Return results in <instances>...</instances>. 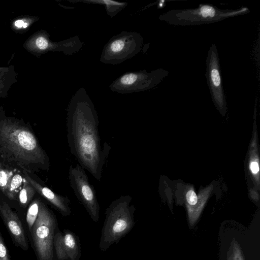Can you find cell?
<instances>
[{
	"label": "cell",
	"mask_w": 260,
	"mask_h": 260,
	"mask_svg": "<svg viewBox=\"0 0 260 260\" xmlns=\"http://www.w3.org/2000/svg\"><path fill=\"white\" fill-rule=\"evenodd\" d=\"M99 120L94 106L83 87L72 98L67 108V142L79 165L100 182L111 146L101 145Z\"/></svg>",
	"instance_id": "cell-1"
},
{
	"label": "cell",
	"mask_w": 260,
	"mask_h": 260,
	"mask_svg": "<svg viewBox=\"0 0 260 260\" xmlns=\"http://www.w3.org/2000/svg\"><path fill=\"white\" fill-rule=\"evenodd\" d=\"M0 146L22 167L34 165L49 168V159L34 134L27 127L14 123L0 126Z\"/></svg>",
	"instance_id": "cell-2"
},
{
	"label": "cell",
	"mask_w": 260,
	"mask_h": 260,
	"mask_svg": "<svg viewBox=\"0 0 260 260\" xmlns=\"http://www.w3.org/2000/svg\"><path fill=\"white\" fill-rule=\"evenodd\" d=\"M132 201L129 195L121 196L106 208L99 242L102 252L106 251L114 244H117L134 228L136 208L131 204Z\"/></svg>",
	"instance_id": "cell-3"
},
{
	"label": "cell",
	"mask_w": 260,
	"mask_h": 260,
	"mask_svg": "<svg viewBox=\"0 0 260 260\" xmlns=\"http://www.w3.org/2000/svg\"><path fill=\"white\" fill-rule=\"evenodd\" d=\"M58 228L55 215L41 202L37 220L27 235L37 260H55L54 238Z\"/></svg>",
	"instance_id": "cell-4"
},
{
	"label": "cell",
	"mask_w": 260,
	"mask_h": 260,
	"mask_svg": "<svg viewBox=\"0 0 260 260\" xmlns=\"http://www.w3.org/2000/svg\"><path fill=\"white\" fill-rule=\"evenodd\" d=\"M243 8L237 11L223 10L210 5H201L199 7L187 10H174L161 15L159 19L174 25H197L212 23L246 12Z\"/></svg>",
	"instance_id": "cell-5"
},
{
	"label": "cell",
	"mask_w": 260,
	"mask_h": 260,
	"mask_svg": "<svg viewBox=\"0 0 260 260\" xmlns=\"http://www.w3.org/2000/svg\"><path fill=\"white\" fill-rule=\"evenodd\" d=\"M143 42L140 34L122 31L113 36L105 45L100 60L106 64H119L139 53Z\"/></svg>",
	"instance_id": "cell-6"
},
{
	"label": "cell",
	"mask_w": 260,
	"mask_h": 260,
	"mask_svg": "<svg viewBox=\"0 0 260 260\" xmlns=\"http://www.w3.org/2000/svg\"><path fill=\"white\" fill-rule=\"evenodd\" d=\"M70 185L78 201L95 222L100 219L101 207L96 191L90 183L85 170L79 164L70 165L69 169Z\"/></svg>",
	"instance_id": "cell-7"
},
{
	"label": "cell",
	"mask_w": 260,
	"mask_h": 260,
	"mask_svg": "<svg viewBox=\"0 0 260 260\" xmlns=\"http://www.w3.org/2000/svg\"><path fill=\"white\" fill-rule=\"evenodd\" d=\"M168 74L162 69L148 73L146 70L128 72L115 80L109 86L111 90L121 94L131 93L152 89Z\"/></svg>",
	"instance_id": "cell-8"
},
{
	"label": "cell",
	"mask_w": 260,
	"mask_h": 260,
	"mask_svg": "<svg viewBox=\"0 0 260 260\" xmlns=\"http://www.w3.org/2000/svg\"><path fill=\"white\" fill-rule=\"evenodd\" d=\"M206 78L213 102L219 109L225 105V95L220 76L218 51L215 45L212 44L206 58Z\"/></svg>",
	"instance_id": "cell-9"
},
{
	"label": "cell",
	"mask_w": 260,
	"mask_h": 260,
	"mask_svg": "<svg viewBox=\"0 0 260 260\" xmlns=\"http://www.w3.org/2000/svg\"><path fill=\"white\" fill-rule=\"evenodd\" d=\"M0 216L15 245L27 251L28 239L24 223L8 204L2 201H0Z\"/></svg>",
	"instance_id": "cell-10"
},
{
	"label": "cell",
	"mask_w": 260,
	"mask_h": 260,
	"mask_svg": "<svg viewBox=\"0 0 260 260\" xmlns=\"http://www.w3.org/2000/svg\"><path fill=\"white\" fill-rule=\"evenodd\" d=\"M55 260H80L81 248L79 238L69 229H57L54 238Z\"/></svg>",
	"instance_id": "cell-11"
},
{
	"label": "cell",
	"mask_w": 260,
	"mask_h": 260,
	"mask_svg": "<svg viewBox=\"0 0 260 260\" xmlns=\"http://www.w3.org/2000/svg\"><path fill=\"white\" fill-rule=\"evenodd\" d=\"M24 178L33 187L36 191L52 205L61 216L67 217L72 213L70 200L67 196H61L52 191L31 178L26 170L23 171Z\"/></svg>",
	"instance_id": "cell-12"
},
{
	"label": "cell",
	"mask_w": 260,
	"mask_h": 260,
	"mask_svg": "<svg viewBox=\"0 0 260 260\" xmlns=\"http://www.w3.org/2000/svg\"><path fill=\"white\" fill-rule=\"evenodd\" d=\"M70 2H83L103 5L105 6L107 13L110 17H114L123 9L127 3L110 0H68Z\"/></svg>",
	"instance_id": "cell-13"
},
{
	"label": "cell",
	"mask_w": 260,
	"mask_h": 260,
	"mask_svg": "<svg viewBox=\"0 0 260 260\" xmlns=\"http://www.w3.org/2000/svg\"><path fill=\"white\" fill-rule=\"evenodd\" d=\"M41 201L36 199L28 206L25 215L24 226L27 235L30 232L32 226L35 223L40 211Z\"/></svg>",
	"instance_id": "cell-14"
},
{
	"label": "cell",
	"mask_w": 260,
	"mask_h": 260,
	"mask_svg": "<svg viewBox=\"0 0 260 260\" xmlns=\"http://www.w3.org/2000/svg\"><path fill=\"white\" fill-rule=\"evenodd\" d=\"M36 192L33 187L23 177V187L19 191L18 200L20 206L25 209L27 208Z\"/></svg>",
	"instance_id": "cell-15"
},
{
	"label": "cell",
	"mask_w": 260,
	"mask_h": 260,
	"mask_svg": "<svg viewBox=\"0 0 260 260\" xmlns=\"http://www.w3.org/2000/svg\"><path fill=\"white\" fill-rule=\"evenodd\" d=\"M13 176V172L5 168L0 163V190L7 198L9 185Z\"/></svg>",
	"instance_id": "cell-16"
},
{
	"label": "cell",
	"mask_w": 260,
	"mask_h": 260,
	"mask_svg": "<svg viewBox=\"0 0 260 260\" xmlns=\"http://www.w3.org/2000/svg\"><path fill=\"white\" fill-rule=\"evenodd\" d=\"M23 178L19 174L13 175L8 189V198L11 200H15L16 194L22 184Z\"/></svg>",
	"instance_id": "cell-17"
},
{
	"label": "cell",
	"mask_w": 260,
	"mask_h": 260,
	"mask_svg": "<svg viewBox=\"0 0 260 260\" xmlns=\"http://www.w3.org/2000/svg\"><path fill=\"white\" fill-rule=\"evenodd\" d=\"M228 260H244L241 249L235 241H233L229 249Z\"/></svg>",
	"instance_id": "cell-18"
},
{
	"label": "cell",
	"mask_w": 260,
	"mask_h": 260,
	"mask_svg": "<svg viewBox=\"0 0 260 260\" xmlns=\"http://www.w3.org/2000/svg\"><path fill=\"white\" fill-rule=\"evenodd\" d=\"M0 260H11L9 251L0 231Z\"/></svg>",
	"instance_id": "cell-19"
},
{
	"label": "cell",
	"mask_w": 260,
	"mask_h": 260,
	"mask_svg": "<svg viewBox=\"0 0 260 260\" xmlns=\"http://www.w3.org/2000/svg\"><path fill=\"white\" fill-rule=\"evenodd\" d=\"M249 167L250 171L252 174L256 176L258 180L259 179V165H258V159L256 157L254 158L253 157H251V160L250 161Z\"/></svg>",
	"instance_id": "cell-20"
},
{
	"label": "cell",
	"mask_w": 260,
	"mask_h": 260,
	"mask_svg": "<svg viewBox=\"0 0 260 260\" xmlns=\"http://www.w3.org/2000/svg\"><path fill=\"white\" fill-rule=\"evenodd\" d=\"M36 44L38 48L41 50L48 49V40L44 37H39L36 41Z\"/></svg>",
	"instance_id": "cell-21"
},
{
	"label": "cell",
	"mask_w": 260,
	"mask_h": 260,
	"mask_svg": "<svg viewBox=\"0 0 260 260\" xmlns=\"http://www.w3.org/2000/svg\"><path fill=\"white\" fill-rule=\"evenodd\" d=\"M24 23V21L22 20H18L14 22L15 25L17 27H23Z\"/></svg>",
	"instance_id": "cell-22"
},
{
	"label": "cell",
	"mask_w": 260,
	"mask_h": 260,
	"mask_svg": "<svg viewBox=\"0 0 260 260\" xmlns=\"http://www.w3.org/2000/svg\"><path fill=\"white\" fill-rule=\"evenodd\" d=\"M28 26V24L27 23H24L23 25V28H26Z\"/></svg>",
	"instance_id": "cell-23"
}]
</instances>
